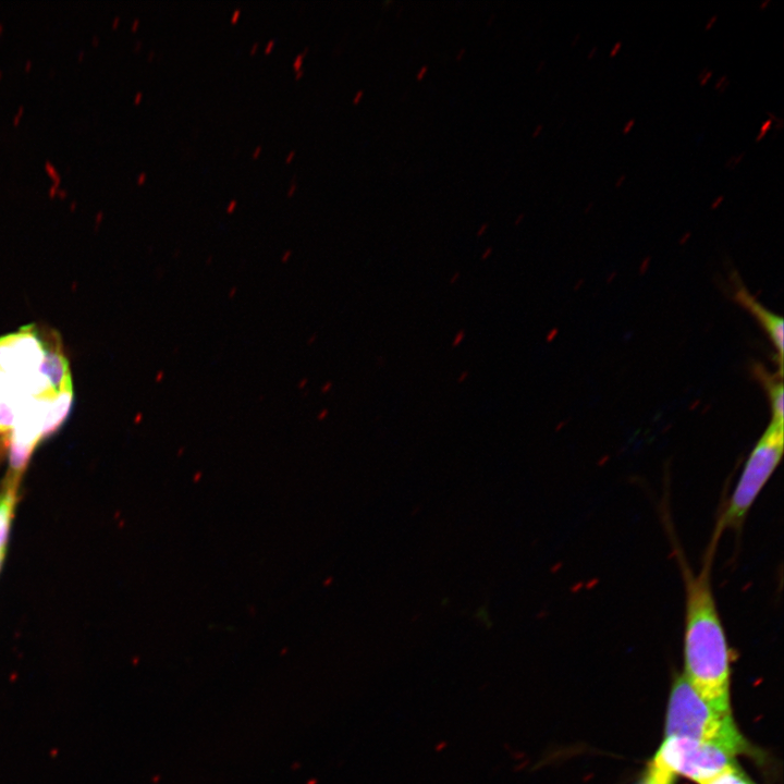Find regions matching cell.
I'll return each mask as SVG.
<instances>
[{"label":"cell","mask_w":784,"mask_h":784,"mask_svg":"<svg viewBox=\"0 0 784 784\" xmlns=\"http://www.w3.org/2000/svg\"><path fill=\"white\" fill-rule=\"evenodd\" d=\"M716 544L710 541L698 573L693 571L682 550L676 549L685 588L684 677L713 710L732 714L731 652L711 584Z\"/></svg>","instance_id":"1"},{"label":"cell","mask_w":784,"mask_h":784,"mask_svg":"<svg viewBox=\"0 0 784 784\" xmlns=\"http://www.w3.org/2000/svg\"><path fill=\"white\" fill-rule=\"evenodd\" d=\"M665 736L687 737L719 746L732 755L749 751L732 714H722L708 706L684 675L676 678L670 696Z\"/></svg>","instance_id":"2"},{"label":"cell","mask_w":784,"mask_h":784,"mask_svg":"<svg viewBox=\"0 0 784 784\" xmlns=\"http://www.w3.org/2000/svg\"><path fill=\"white\" fill-rule=\"evenodd\" d=\"M784 449V421L770 424L752 448L732 495L720 515L712 537L739 530L761 490L781 462Z\"/></svg>","instance_id":"3"},{"label":"cell","mask_w":784,"mask_h":784,"mask_svg":"<svg viewBox=\"0 0 784 784\" xmlns=\"http://www.w3.org/2000/svg\"><path fill=\"white\" fill-rule=\"evenodd\" d=\"M734 755L727 750L687 737H665L651 763L672 775H683L696 783L712 777L726 767L735 763Z\"/></svg>","instance_id":"4"},{"label":"cell","mask_w":784,"mask_h":784,"mask_svg":"<svg viewBox=\"0 0 784 784\" xmlns=\"http://www.w3.org/2000/svg\"><path fill=\"white\" fill-rule=\"evenodd\" d=\"M44 357L42 330L34 326L0 338V370L15 384H24L42 373Z\"/></svg>","instance_id":"5"},{"label":"cell","mask_w":784,"mask_h":784,"mask_svg":"<svg viewBox=\"0 0 784 784\" xmlns=\"http://www.w3.org/2000/svg\"><path fill=\"white\" fill-rule=\"evenodd\" d=\"M734 298L745 307L767 332L777 352L779 372L783 373V319L768 310L739 282L735 280Z\"/></svg>","instance_id":"6"},{"label":"cell","mask_w":784,"mask_h":784,"mask_svg":"<svg viewBox=\"0 0 784 784\" xmlns=\"http://www.w3.org/2000/svg\"><path fill=\"white\" fill-rule=\"evenodd\" d=\"M28 397L0 370V433L13 430L17 412Z\"/></svg>","instance_id":"7"},{"label":"cell","mask_w":784,"mask_h":784,"mask_svg":"<svg viewBox=\"0 0 784 784\" xmlns=\"http://www.w3.org/2000/svg\"><path fill=\"white\" fill-rule=\"evenodd\" d=\"M755 373L764 387L771 408V419L784 421L782 373H770L762 366L755 367Z\"/></svg>","instance_id":"8"},{"label":"cell","mask_w":784,"mask_h":784,"mask_svg":"<svg viewBox=\"0 0 784 784\" xmlns=\"http://www.w3.org/2000/svg\"><path fill=\"white\" fill-rule=\"evenodd\" d=\"M15 502V492L8 489L0 494V551L5 552L10 520Z\"/></svg>","instance_id":"9"},{"label":"cell","mask_w":784,"mask_h":784,"mask_svg":"<svg viewBox=\"0 0 784 784\" xmlns=\"http://www.w3.org/2000/svg\"><path fill=\"white\" fill-rule=\"evenodd\" d=\"M700 784H754L748 776L733 763L712 777L701 782Z\"/></svg>","instance_id":"10"},{"label":"cell","mask_w":784,"mask_h":784,"mask_svg":"<svg viewBox=\"0 0 784 784\" xmlns=\"http://www.w3.org/2000/svg\"><path fill=\"white\" fill-rule=\"evenodd\" d=\"M713 71L709 68H705L700 71L697 79L701 86H705L712 77Z\"/></svg>","instance_id":"11"},{"label":"cell","mask_w":784,"mask_h":784,"mask_svg":"<svg viewBox=\"0 0 784 784\" xmlns=\"http://www.w3.org/2000/svg\"><path fill=\"white\" fill-rule=\"evenodd\" d=\"M773 121L768 119L765 120L761 126L760 130L756 136V142H760L767 134V132L772 127Z\"/></svg>","instance_id":"12"},{"label":"cell","mask_w":784,"mask_h":784,"mask_svg":"<svg viewBox=\"0 0 784 784\" xmlns=\"http://www.w3.org/2000/svg\"><path fill=\"white\" fill-rule=\"evenodd\" d=\"M728 85H730L728 77L726 75H722L716 79L714 88L716 90H719L720 93H723Z\"/></svg>","instance_id":"13"},{"label":"cell","mask_w":784,"mask_h":784,"mask_svg":"<svg viewBox=\"0 0 784 784\" xmlns=\"http://www.w3.org/2000/svg\"><path fill=\"white\" fill-rule=\"evenodd\" d=\"M744 156H745V151H743V152H740V154H737V155H735V156H732V157L725 162V167L728 168V169L735 168V167L743 160Z\"/></svg>","instance_id":"14"},{"label":"cell","mask_w":784,"mask_h":784,"mask_svg":"<svg viewBox=\"0 0 784 784\" xmlns=\"http://www.w3.org/2000/svg\"><path fill=\"white\" fill-rule=\"evenodd\" d=\"M466 332L464 329L457 331L452 341V346L456 347L464 341Z\"/></svg>","instance_id":"15"},{"label":"cell","mask_w":784,"mask_h":784,"mask_svg":"<svg viewBox=\"0 0 784 784\" xmlns=\"http://www.w3.org/2000/svg\"><path fill=\"white\" fill-rule=\"evenodd\" d=\"M303 58H304V54L302 52L295 57V59L293 61V68L295 69V71L302 69Z\"/></svg>","instance_id":"16"},{"label":"cell","mask_w":784,"mask_h":784,"mask_svg":"<svg viewBox=\"0 0 784 784\" xmlns=\"http://www.w3.org/2000/svg\"><path fill=\"white\" fill-rule=\"evenodd\" d=\"M621 48H622V41L618 40V41H616V42L612 46V48L610 49L609 56H610V57H614L615 54L618 53V51L621 50Z\"/></svg>","instance_id":"17"},{"label":"cell","mask_w":784,"mask_h":784,"mask_svg":"<svg viewBox=\"0 0 784 784\" xmlns=\"http://www.w3.org/2000/svg\"><path fill=\"white\" fill-rule=\"evenodd\" d=\"M634 125H635V119H629L623 126V130H622L623 134L629 133V131L633 128Z\"/></svg>","instance_id":"18"},{"label":"cell","mask_w":784,"mask_h":784,"mask_svg":"<svg viewBox=\"0 0 784 784\" xmlns=\"http://www.w3.org/2000/svg\"><path fill=\"white\" fill-rule=\"evenodd\" d=\"M716 20H718V15H716V14H713L711 17H709V20L707 21V23H706V25H705V29H706V30L710 29V28L714 25V23L716 22Z\"/></svg>","instance_id":"19"},{"label":"cell","mask_w":784,"mask_h":784,"mask_svg":"<svg viewBox=\"0 0 784 784\" xmlns=\"http://www.w3.org/2000/svg\"><path fill=\"white\" fill-rule=\"evenodd\" d=\"M296 175L294 174L292 183L286 192L287 196H291L297 188V183L295 182Z\"/></svg>","instance_id":"20"},{"label":"cell","mask_w":784,"mask_h":784,"mask_svg":"<svg viewBox=\"0 0 784 784\" xmlns=\"http://www.w3.org/2000/svg\"><path fill=\"white\" fill-rule=\"evenodd\" d=\"M492 252H493L492 247H490V246L487 247V248L481 253V256H480L481 260H487V259L492 255Z\"/></svg>","instance_id":"21"},{"label":"cell","mask_w":784,"mask_h":784,"mask_svg":"<svg viewBox=\"0 0 784 784\" xmlns=\"http://www.w3.org/2000/svg\"><path fill=\"white\" fill-rule=\"evenodd\" d=\"M427 71H428V65H422V66L418 70V72H417V74H416V78H417V79H421V78L425 76V74L427 73Z\"/></svg>","instance_id":"22"},{"label":"cell","mask_w":784,"mask_h":784,"mask_svg":"<svg viewBox=\"0 0 784 784\" xmlns=\"http://www.w3.org/2000/svg\"><path fill=\"white\" fill-rule=\"evenodd\" d=\"M723 199H724V195H719L716 198L713 199V201L711 204V208L712 209L716 208L723 201Z\"/></svg>","instance_id":"23"},{"label":"cell","mask_w":784,"mask_h":784,"mask_svg":"<svg viewBox=\"0 0 784 784\" xmlns=\"http://www.w3.org/2000/svg\"><path fill=\"white\" fill-rule=\"evenodd\" d=\"M274 44H275V40H274V39H270V40L266 44V46H265V49H264V50H265V53H269V52L272 50Z\"/></svg>","instance_id":"24"},{"label":"cell","mask_w":784,"mask_h":784,"mask_svg":"<svg viewBox=\"0 0 784 784\" xmlns=\"http://www.w3.org/2000/svg\"><path fill=\"white\" fill-rule=\"evenodd\" d=\"M364 96V90L359 89L353 97V102L358 103Z\"/></svg>","instance_id":"25"},{"label":"cell","mask_w":784,"mask_h":784,"mask_svg":"<svg viewBox=\"0 0 784 784\" xmlns=\"http://www.w3.org/2000/svg\"><path fill=\"white\" fill-rule=\"evenodd\" d=\"M468 376H469V372H468L467 370L462 371V372L458 375L457 382H458V383L464 382V381L468 378Z\"/></svg>","instance_id":"26"},{"label":"cell","mask_w":784,"mask_h":784,"mask_svg":"<svg viewBox=\"0 0 784 784\" xmlns=\"http://www.w3.org/2000/svg\"><path fill=\"white\" fill-rule=\"evenodd\" d=\"M240 15H241V9L236 8L231 15V19H230L231 22H233V23L236 22L237 19L240 17Z\"/></svg>","instance_id":"27"},{"label":"cell","mask_w":784,"mask_h":784,"mask_svg":"<svg viewBox=\"0 0 784 784\" xmlns=\"http://www.w3.org/2000/svg\"><path fill=\"white\" fill-rule=\"evenodd\" d=\"M460 278H461V273H460L458 271H455V272L450 277L449 282H450L451 284H454V283H456V282L458 281Z\"/></svg>","instance_id":"28"},{"label":"cell","mask_w":784,"mask_h":784,"mask_svg":"<svg viewBox=\"0 0 784 784\" xmlns=\"http://www.w3.org/2000/svg\"><path fill=\"white\" fill-rule=\"evenodd\" d=\"M236 205H237L236 199L230 200V203H229L228 206H226V211H228V212L233 211V210L235 209Z\"/></svg>","instance_id":"29"},{"label":"cell","mask_w":784,"mask_h":784,"mask_svg":"<svg viewBox=\"0 0 784 784\" xmlns=\"http://www.w3.org/2000/svg\"><path fill=\"white\" fill-rule=\"evenodd\" d=\"M625 180H626V175L621 174L615 181V187L622 186V184L625 182Z\"/></svg>","instance_id":"30"},{"label":"cell","mask_w":784,"mask_h":784,"mask_svg":"<svg viewBox=\"0 0 784 784\" xmlns=\"http://www.w3.org/2000/svg\"><path fill=\"white\" fill-rule=\"evenodd\" d=\"M488 226H489L488 223L481 224L479 226V229L477 230V236L483 235V233L487 231Z\"/></svg>","instance_id":"31"},{"label":"cell","mask_w":784,"mask_h":784,"mask_svg":"<svg viewBox=\"0 0 784 784\" xmlns=\"http://www.w3.org/2000/svg\"><path fill=\"white\" fill-rule=\"evenodd\" d=\"M598 51V46H593L587 53V59H592Z\"/></svg>","instance_id":"32"},{"label":"cell","mask_w":784,"mask_h":784,"mask_svg":"<svg viewBox=\"0 0 784 784\" xmlns=\"http://www.w3.org/2000/svg\"><path fill=\"white\" fill-rule=\"evenodd\" d=\"M331 388H332V382L328 381L321 387V392L327 393L331 390Z\"/></svg>","instance_id":"33"},{"label":"cell","mask_w":784,"mask_h":784,"mask_svg":"<svg viewBox=\"0 0 784 784\" xmlns=\"http://www.w3.org/2000/svg\"><path fill=\"white\" fill-rule=\"evenodd\" d=\"M542 128H543V125H542V124H538V125L535 127L534 132L531 133L532 137H537V136L541 133Z\"/></svg>","instance_id":"34"},{"label":"cell","mask_w":784,"mask_h":784,"mask_svg":"<svg viewBox=\"0 0 784 784\" xmlns=\"http://www.w3.org/2000/svg\"><path fill=\"white\" fill-rule=\"evenodd\" d=\"M770 2H771V0H762V1L758 4V9H759V10H764V9H767L768 5L770 4Z\"/></svg>","instance_id":"35"},{"label":"cell","mask_w":784,"mask_h":784,"mask_svg":"<svg viewBox=\"0 0 784 784\" xmlns=\"http://www.w3.org/2000/svg\"><path fill=\"white\" fill-rule=\"evenodd\" d=\"M261 149H262V147L260 145H258L252 154L253 158L258 157V155L261 152Z\"/></svg>","instance_id":"36"},{"label":"cell","mask_w":784,"mask_h":784,"mask_svg":"<svg viewBox=\"0 0 784 784\" xmlns=\"http://www.w3.org/2000/svg\"><path fill=\"white\" fill-rule=\"evenodd\" d=\"M524 216H525L524 213H519V215L516 217V219H515V221H514V224H515V225H518V224L524 220Z\"/></svg>","instance_id":"37"},{"label":"cell","mask_w":784,"mask_h":784,"mask_svg":"<svg viewBox=\"0 0 784 784\" xmlns=\"http://www.w3.org/2000/svg\"><path fill=\"white\" fill-rule=\"evenodd\" d=\"M327 415H328V409L324 408V409H322V411L319 413L318 419H319V420H322V419L326 418Z\"/></svg>","instance_id":"38"},{"label":"cell","mask_w":784,"mask_h":784,"mask_svg":"<svg viewBox=\"0 0 784 784\" xmlns=\"http://www.w3.org/2000/svg\"><path fill=\"white\" fill-rule=\"evenodd\" d=\"M294 156H295V150H291V151L286 155L285 161H286V162H290V161L293 159Z\"/></svg>","instance_id":"39"},{"label":"cell","mask_w":784,"mask_h":784,"mask_svg":"<svg viewBox=\"0 0 784 784\" xmlns=\"http://www.w3.org/2000/svg\"><path fill=\"white\" fill-rule=\"evenodd\" d=\"M145 180H146V173L145 172L139 173L137 176V182L143 183Z\"/></svg>","instance_id":"40"},{"label":"cell","mask_w":784,"mask_h":784,"mask_svg":"<svg viewBox=\"0 0 784 784\" xmlns=\"http://www.w3.org/2000/svg\"><path fill=\"white\" fill-rule=\"evenodd\" d=\"M291 254H292L291 250L284 252V254L282 256V261L285 262L291 257Z\"/></svg>","instance_id":"41"},{"label":"cell","mask_w":784,"mask_h":784,"mask_svg":"<svg viewBox=\"0 0 784 784\" xmlns=\"http://www.w3.org/2000/svg\"><path fill=\"white\" fill-rule=\"evenodd\" d=\"M464 53H465V48L460 49L458 52H457V54H456V57H455V59H456L457 61L461 60V58H463Z\"/></svg>","instance_id":"42"},{"label":"cell","mask_w":784,"mask_h":784,"mask_svg":"<svg viewBox=\"0 0 784 784\" xmlns=\"http://www.w3.org/2000/svg\"><path fill=\"white\" fill-rule=\"evenodd\" d=\"M258 44H259L258 41H255V42L252 45V47H250V53H254V52L257 50Z\"/></svg>","instance_id":"43"},{"label":"cell","mask_w":784,"mask_h":784,"mask_svg":"<svg viewBox=\"0 0 784 784\" xmlns=\"http://www.w3.org/2000/svg\"><path fill=\"white\" fill-rule=\"evenodd\" d=\"M303 74H304V70H303V69H299V70L295 71V78H299Z\"/></svg>","instance_id":"44"},{"label":"cell","mask_w":784,"mask_h":784,"mask_svg":"<svg viewBox=\"0 0 784 784\" xmlns=\"http://www.w3.org/2000/svg\"><path fill=\"white\" fill-rule=\"evenodd\" d=\"M579 38H580V34H576L572 39V45H576Z\"/></svg>","instance_id":"45"},{"label":"cell","mask_w":784,"mask_h":784,"mask_svg":"<svg viewBox=\"0 0 784 784\" xmlns=\"http://www.w3.org/2000/svg\"><path fill=\"white\" fill-rule=\"evenodd\" d=\"M142 96H143V94L140 91L136 93V95L134 97V101L138 102L142 99Z\"/></svg>","instance_id":"46"},{"label":"cell","mask_w":784,"mask_h":784,"mask_svg":"<svg viewBox=\"0 0 784 784\" xmlns=\"http://www.w3.org/2000/svg\"><path fill=\"white\" fill-rule=\"evenodd\" d=\"M384 362H385V358L382 357V356H380V357L378 358V360H377V364H378L379 366H382V365H384Z\"/></svg>","instance_id":"47"},{"label":"cell","mask_w":784,"mask_h":784,"mask_svg":"<svg viewBox=\"0 0 784 784\" xmlns=\"http://www.w3.org/2000/svg\"><path fill=\"white\" fill-rule=\"evenodd\" d=\"M138 25H139V20H138V19H135L134 22H133V24H132V28H133V29H136Z\"/></svg>","instance_id":"48"},{"label":"cell","mask_w":784,"mask_h":784,"mask_svg":"<svg viewBox=\"0 0 784 784\" xmlns=\"http://www.w3.org/2000/svg\"><path fill=\"white\" fill-rule=\"evenodd\" d=\"M306 383H307V379H303V380L299 382L298 388H299V389L304 388V387L306 385Z\"/></svg>","instance_id":"49"},{"label":"cell","mask_w":784,"mask_h":784,"mask_svg":"<svg viewBox=\"0 0 784 784\" xmlns=\"http://www.w3.org/2000/svg\"><path fill=\"white\" fill-rule=\"evenodd\" d=\"M316 341V334L311 335L308 340V344H313Z\"/></svg>","instance_id":"50"},{"label":"cell","mask_w":784,"mask_h":784,"mask_svg":"<svg viewBox=\"0 0 784 784\" xmlns=\"http://www.w3.org/2000/svg\"><path fill=\"white\" fill-rule=\"evenodd\" d=\"M544 60H541L537 66V71H540V69L543 66Z\"/></svg>","instance_id":"51"},{"label":"cell","mask_w":784,"mask_h":784,"mask_svg":"<svg viewBox=\"0 0 784 784\" xmlns=\"http://www.w3.org/2000/svg\"><path fill=\"white\" fill-rule=\"evenodd\" d=\"M234 293H236V287H232L229 296H230V297H233Z\"/></svg>","instance_id":"52"},{"label":"cell","mask_w":784,"mask_h":784,"mask_svg":"<svg viewBox=\"0 0 784 784\" xmlns=\"http://www.w3.org/2000/svg\"><path fill=\"white\" fill-rule=\"evenodd\" d=\"M140 46H142V41H140V40H137L136 44H135V49L140 48Z\"/></svg>","instance_id":"53"},{"label":"cell","mask_w":784,"mask_h":784,"mask_svg":"<svg viewBox=\"0 0 784 784\" xmlns=\"http://www.w3.org/2000/svg\"><path fill=\"white\" fill-rule=\"evenodd\" d=\"M3 558H4V552L0 551V566H1V563H2V561H3Z\"/></svg>","instance_id":"54"},{"label":"cell","mask_w":784,"mask_h":784,"mask_svg":"<svg viewBox=\"0 0 784 784\" xmlns=\"http://www.w3.org/2000/svg\"><path fill=\"white\" fill-rule=\"evenodd\" d=\"M154 54H155V51H154V50H150L149 53H148V59H151V58L154 57Z\"/></svg>","instance_id":"55"},{"label":"cell","mask_w":784,"mask_h":784,"mask_svg":"<svg viewBox=\"0 0 784 784\" xmlns=\"http://www.w3.org/2000/svg\"><path fill=\"white\" fill-rule=\"evenodd\" d=\"M592 206H593V203L590 201V203L587 205V207H586V211H588Z\"/></svg>","instance_id":"56"},{"label":"cell","mask_w":784,"mask_h":784,"mask_svg":"<svg viewBox=\"0 0 784 784\" xmlns=\"http://www.w3.org/2000/svg\"><path fill=\"white\" fill-rule=\"evenodd\" d=\"M161 377H162V371H160V372L158 373L157 380H160Z\"/></svg>","instance_id":"57"},{"label":"cell","mask_w":784,"mask_h":784,"mask_svg":"<svg viewBox=\"0 0 784 784\" xmlns=\"http://www.w3.org/2000/svg\"><path fill=\"white\" fill-rule=\"evenodd\" d=\"M642 784H651V783L647 779H645Z\"/></svg>","instance_id":"58"},{"label":"cell","mask_w":784,"mask_h":784,"mask_svg":"<svg viewBox=\"0 0 784 784\" xmlns=\"http://www.w3.org/2000/svg\"><path fill=\"white\" fill-rule=\"evenodd\" d=\"M389 3H392V0L383 2V4H389Z\"/></svg>","instance_id":"59"},{"label":"cell","mask_w":784,"mask_h":784,"mask_svg":"<svg viewBox=\"0 0 784 784\" xmlns=\"http://www.w3.org/2000/svg\"><path fill=\"white\" fill-rule=\"evenodd\" d=\"M210 260H211V257H209V258L207 259V264H210Z\"/></svg>","instance_id":"60"}]
</instances>
